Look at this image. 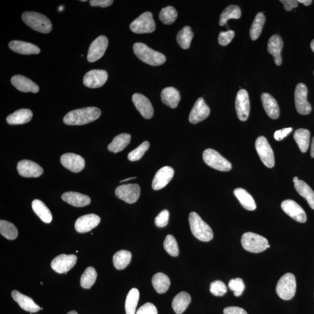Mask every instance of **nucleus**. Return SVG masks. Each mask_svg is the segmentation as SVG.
Here are the masks:
<instances>
[{
  "label": "nucleus",
  "instance_id": "f257e3e1",
  "mask_svg": "<svg viewBox=\"0 0 314 314\" xmlns=\"http://www.w3.org/2000/svg\"><path fill=\"white\" fill-rule=\"evenodd\" d=\"M100 115L98 108L89 107L69 112L65 115L63 121L68 125H83L97 120Z\"/></svg>",
  "mask_w": 314,
  "mask_h": 314
},
{
  "label": "nucleus",
  "instance_id": "f03ea898",
  "mask_svg": "<svg viewBox=\"0 0 314 314\" xmlns=\"http://www.w3.org/2000/svg\"><path fill=\"white\" fill-rule=\"evenodd\" d=\"M133 52L140 60L150 66H161L166 61L163 54L155 51L142 43H136L133 45Z\"/></svg>",
  "mask_w": 314,
  "mask_h": 314
},
{
  "label": "nucleus",
  "instance_id": "7ed1b4c3",
  "mask_svg": "<svg viewBox=\"0 0 314 314\" xmlns=\"http://www.w3.org/2000/svg\"><path fill=\"white\" fill-rule=\"evenodd\" d=\"M22 20L32 30L42 34H48L52 30V24L49 18L42 14L27 12L22 14Z\"/></svg>",
  "mask_w": 314,
  "mask_h": 314
},
{
  "label": "nucleus",
  "instance_id": "20e7f679",
  "mask_svg": "<svg viewBox=\"0 0 314 314\" xmlns=\"http://www.w3.org/2000/svg\"><path fill=\"white\" fill-rule=\"evenodd\" d=\"M189 220L191 231L197 239L208 242L213 239L214 234L210 226L205 223L196 212H191Z\"/></svg>",
  "mask_w": 314,
  "mask_h": 314
},
{
  "label": "nucleus",
  "instance_id": "39448f33",
  "mask_svg": "<svg viewBox=\"0 0 314 314\" xmlns=\"http://www.w3.org/2000/svg\"><path fill=\"white\" fill-rule=\"evenodd\" d=\"M241 244L244 250L259 253L268 249V241L265 238L258 234L252 232L245 233L241 237Z\"/></svg>",
  "mask_w": 314,
  "mask_h": 314
},
{
  "label": "nucleus",
  "instance_id": "423d86ee",
  "mask_svg": "<svg viewBox=\"0 0 314 314\" xmlns=\"http://www.w3.org/2000/svg\"><path fill=\"white\" fill-rule=\"evenodd\" d=\"M297 290L296 279L293 274H285L277 283L276 293L284 300H290L295 296Z\"/></svg>",
  "mask_w": 314,
  "mask_h": 314
},
{
  "label": "nucleus",
  "instance_id": "0eeeda50",
  "mask_svg": "<svg viewBox=\"0 0 314 314\" xmlns=\"http://www.w3.org/2000/svg\"><path fill=\"white\" fill-rule=\"evenodd\" d=\"M203 157L205 164L216 170L228 172L232 168V164L214 149L205 150Z\"/></svg>",
  "mask_w": 314,
  "mask_h": 314
},
{
  "label": "nucleus",
  "instance_id": "6e6552de",
  "mask_svg": "<svg viewBox=\"0 0 314 314\" xmlns=\"http://www.w3.org/2000/svg\"><path fill=\"white\" fill-rule=\"evenodd\" d=\"M130 29L134 33L138 34L154 32L156 30V24L152 13L149 12L143 13L132 22L130 25Z\"/></svg>",
  "mask_w": 314,
  "mask_h": 314
},
{
  "label": "nucleus",
  "instance_id": "1a4fd4ad",
  "mask_svg": "<svg viewBox=\"0 0 314 314\" xmlns=\"http://www.w3.org/2000/svg\"><path fill=\"white\" fill-rule=\"evenodd\" d=\"M255 148L263 164L272 168L275 166V157L273 151L268 140L264 136H259L256 140Z\"/></svg>",
  "mask_w": 314,
  "mask_h": 314
},
{
  "label": "nucleus",
  "instance_id": "9d476101",
  "mask_svg": "<svg viewBox=\"0 0 314 314\" xmlns=\"http://www.w3.org/2000/svg\"><path fill=\"white\" fill-rule=\"evenodd\" d=\"M308 89L306 86L299 83L295 90V103L298 113L308 115L312 111V107L307 100Z\"/></svg>",
  "mask_w": 314,
  "mask_h": 314
},
{
  "label": "nucleus",
  "instance_id": "9b49d317",
  "mask_svg": "<svg viewBox=\"0 0 314 314\" xmlns=\"http://www.w3.org/2000/svg\"><path fill=\"white\" fill-rule=\"evenodd\" d=\"M115 194L120 199L128 204H134L140 195V187L138 184H126L118 186Z\"/></svg>",
  "mask_w": 314,
  "mask_h": 314
},
{
  "label": "nucleus",
  "instance_id": "f8f14e48",
  "mask_svg": "<svg viewBox=\"0 0 314 314\" xmlns=\"http://www.w3.org/2000/svg\"><path fill=\"white\" fill-rule=\"evenodd\" d=\"M108 44V39L103 35L94 40L88 50L87 59L89 62L94 63L101 59L106 51Z\"/></svg>",
  "mask_w": 314,
  "mask_h": 314
},
{
  "label": "nucleus",
  "instance_id": "ddd939ff",
  "mask_svg": "<svg viewBox=\"0 0 314 314\" xmlns=\"http://www.w3.org/2000/svg\"><path fill=\"white\" fill-rule=\"evenodd\" d=\"M77 261V257L75 255L61 254L53 259L51 267L58 273H67L73 268Z\"/></svg>",
  "mask_w": 314,
  "mask_h": 314
},
{
  "label": "nucleus",
  "instance_id": "4468645a",
  "mask_svg": "<svg viewBox=\"0 0 314 314\" xmlns=\"http://www.w3.org/2000/svg\"><path fill=\"white\" fill-rule=\"evenodd\" d=\"M235 106L239 120L241 121H247L250 115V102L248 92L245 89H241L237 93Z\"/></svg>",
  "mask_w": 314,
  "mask_h": 314
},
{
  "label": "nucleus",
  "instance_id": "2eb2a0df",
  "mask_svg": "<svg viewBox=\"0 0 314 314\" xmlns=\"http://www.w3.org/2000/svg\"><path fill=\"white\" fill-rule=\"evenodd\" d=\"M108 74L103 70H92L86 73L83 79V82L86 87L98 88L102 87L107 81Z\"/></svg>",
  "mask_w": 314,
  "mask_h": 314
},
{
  "label": "nucleus",
  "instance_id": "dca6fc26",
  "mask_svg": "<svg viewBox=\"0 0 314 314\" xmlns=\"http://www.w3.org/2000/svg\"><path fill=\"white\" fill-rule=\"evenodd\" d=\"M281 207L283 211L291 218L299 223H305L307 219L306 214L300 205L292 200H287L282 202Z\"/></svg>",
  "mask_w": 314,
  "mask_h": 314
},
{
  "label": "nucleus",
  "instance_id": "f3484780",
  "mask_svg": "<svg viewBox=\"0 0 314 314\" xmlns=\"http://www.w3.org/2000/svg\"><path fill=\"white\" fill-rule=\"evenodd\" d=\"M18 174L25 178H38L43 173V168L35 162L27 160L20 161L17 164Z\"/></svg>",
  "mask_w": 314,
  "mask_h": 314
},
{
  "label": "nucleus",
  "instance_id": "a211bd4d",
  "mask_svg": "<svg viewBox=\"0 0 314 314\" xmlns=\"http://www.w3.org/2000/svg\"><path fill=\"white\" fill-rule=\"evenodd\" d=\"M210 114V109L202 97L198 99L195 103L189 115V121L196 124L205 120Z\"/></svg>",
  "mask_w": 314,
  "mask_h": 314
},
{
  "label": "nucleus",
  "instance_id": "6ab92c4d",
  "mask_svg": "<svg viewBox=\"0 0 314 314\" xmlns=\"http://www.w3.org/2000/svg\"><path fill=\"white\" fill-rule=\"evenodd\" d=\"M61 163L65 168L74 173L80 172L84 169L85 161L84 158L74 153H66L60 158Z\"/></svg>",
  "mask_w": 314,
  "mask_h": 314
},
{
  "label": "nucleus",
  "instance_id": "aec40b11",
  "mask_svg": "<svg viewBox=\"0 0 314 314\" xmlns=\"http://www.w3.org/2000/svg\"><path fill=\"white\" fill-rule=\"evenodd\" d=\"M100 221L99 216L95 214L85 215L77 220L75 223V228L79 233H87L98 226Z\"/></svg>",
  "mask_w": 314,
  "mask_h": 314
},
{
  "label": "nucleus",
  "instance_id": "412c9836",
  "mask_svg": "<svg viewBox=\"0 0 314 314\" xmlns=\"http://www.w3.org/2000/svg\"><path fill=\"white\" fill-rule=\"evenodd\" d=\"M132 101L143 117L150 119L153 117L154 109L152 104L146 96L142 94L135 93L132 96Z\"/></svg>",
  "mask_w": 314,
  "mask_h": 314
},
{
  "label": "nucleus",
  "instance_id": "4be33fe9",
  "mask_svg": "<svg viewBox=\"0 0 314 314\" xmlns=\"http://www.w3.org/2000/svg\"><path fill=\"white\" fill-rule=\"evenodd\" d=\"M174 175V169L168 166L162 168L155 175L152 182V187L154 190L164 188L171 181Z\"/></svg>",
  "mask_w": 314,
  "mask_h": 314
},
{
  "label": "nucleus",
  "instance_id": "5701e85b",
  "mask_svg": "<svg viewBox=\"0 0 314 314\" xmlns=\"http://www.w3.org/2000/svg\"><path fill=\"white\" fill-rule=\"evenodd\" d=\"M11 83L14 87L22 92L36 93L39 91V87L35 83L23 75L13 76L11 79Z\"/></svg>",
  "mask_w": 314,
  "mask_h": 314
},
{
  "label": "nucleus",
  "instance_id": "b1692460",
  "mask_svg": "<svg viewBox=\"0 0 314 314\" xmlns=\"http://www.w3.org/2000/svg\"><path fill=\"white\" fill-rule=\"evenodd\" d=\"M261 100L263 108L268 116L276 120L279 117L280 110L277 101L269 93H263L261 95Z\"/></svg>",
  "mask_w": 314,
  "mask_h": 314
},
{
  "label": "nucleus",
  "instance_id": "393cba45",
  "mask_svg": "<svg viewBox=\"0 0 314 314\" xmlns=\"http://www.w3.org/2000/svg\"><path fill=\"white\" fill-rule=\"evenodd\" d=\"M12 295L14 300L25 311L36 313L41 309L40 306L35 304L33 299L22 294L19 291L14 290L12 291Z\"/></svg>",
  "mask_w": 314,
  "mask_h": 314
},
{
  "label": "nucleus",
  "instance_id": "a878e982",
  "mask_svg": "<svg viewBox=\"0 0 314 314\" xmlns=\"http://www.w3.org/2000/svg\"><path fill=\"white\" fill-rule=\"evenodd\" d=\"M62 199L68 204L76 207H84L90 204L91 199L86 196L77 192H69L64 193Z\"/></svg>",
  "mask_w": 314,
  "mask_h": 314
},
{
  "label": "nucleus",
  "instance_id": "bb28decb",
  "mask_svg": "<svg viewBox=\"0 0 314 314\" xmlns=\"http://www.w3.org/2000/svg\"><path fill=\"white\" fill-rule=\"evenodd\" d=\"M9 48L13 52L17 53L30 55V54H38L41 53L37 46L31 43L20 41H11L9 44Z\"/></svg>",
  "mask_w": 314,
  "mask_h": 314
},
{
  "label": "nucleus",
  "instance_id": "cd10ccee",
  "mask_svg": "<svg viewBox=\"0 0 314 314\" xmlns=\"http://www.w3.org/2000/svg\"><path fill=\"white\" fill-rule=\"evenodd\" d=\"M283 47V40L279 35H273L269 39L268 45V52L274 57V60L277 66H280L282 63L281 52Z\"/></svg>",
  "mask_w": 314,
  "mask_h": 314
},
{
  "label": "nucleus",
  "instance_id": "c85d7f7f",
  "mask_svg": "<svg viewBox=\"0 0 314 314\" xmlns=\"http://www.w3.org/2000/svg\"><path fill=\"white\" fill-rule=\"evenodd\" d=\"M33 114L30 110L20 109L17 110L6 118V121L10 125H21L30 122Z\"/></svg>",
  "mask_w": 314,
  "mask_h": 314
},
{
  "label": "nucleus",
  "instance_id": "c756f323",
  "mask_svg": "<svg viewBox=\"0 0 314 314\" xmlns=\"http://www.w3.org/2000/svg\"><path fill=\"white\" fill-rule=\"evenodd\" d=\"M162 103L171 108H175L180 102V96L178 90L173 87L166 88L161 94Z\"/></svg>",
  "mask_w": 314,
  "mask_h": 314
},
{
  "label": "nucleus",
  "instance_id": "7c9ffc66",
  "mask_svg": "<svg viewBox=\"0 0 314 314\" xmlns=\"http://www.w3.org/2000/svg\"><path fill=\"white\" fill-rule=\"evenodd\" d=\"M131 140V135L128 133H121L115 137L113 142L108 146V149L114 153H120L129 145Z\"/></svg>",
  "mask_w": 314,
  "mask_h": 314
},
{
  "label": "nucleus",
  "instance_id": "2f4dec72",
  "mask_svg": "<svg viewBox=\"0 0 314 314\" xmlns=\"http://www.w3.org/2000/svg\"><path fill=\"white\" fill-rule=\"evenodd\" d=\"M234 194L242 206L248 211H254L257 208L253 197L246 190L237 188L234 191Z\"/></svg>",
  "mask_w": 314,
  "mask_h": 314
},
{
  "label": "nucleus",
  "instance_id": "473e14b6",
  "mask_svg": "<svg viewBox=\"0 0 314 314\" xmlns=\"http://www.w3.org/2000/svg\"><path fill=\"white\" fill-rule=\"evenodd\" d=\"M32 208L33 211L42 220L43 222L50 223L52 221L53 216L49 209L46 206L43 202L39 200H35L32 201Z\"/></svg>",
  "mask_w": 314,
  "mask_h": 314
},
{
  "label": "nucleus",
  "instance_id": "72a5a7b5",
  "mask_svg": "<svg viewBox=\"0 0 314 314\" xmlns=\"http://www.w3.org/2000/svg\"><path fill=\"white\" fill-rule=\"evenodd\" d=\"M190 295L186 292L182 291L173 299L172 306L176 314H182L190 304Z\"/></svg>",
  "mask_w": 314,
  "mask_h": 314
},
{
  "label": "nucleus",
  "instance_id": "f704fd0d",
  "mask_svg": "<svg viewBox=\"0 0 314 314\" xmlns=\"http://www.w3.org/2000/svg\"><path fill=\"white\" fill-rule=\"evenodd\" d=\"M294 187L299 195L307 201L310 207L314 209V192L311 187L301 180L294 183Z\"/></svg>",
  "mask_w": 314,
  "mask_h": 314
},
{
  "label": "nucleus",
  "instance_id": "c9c22d12",
  "mask_svg": "<svg viewBox=\"0 0 314 314\" xmlns=\"http://www.w3.org/2000/svg\"><path fill=\"white\" fill-rule=\"evenodd\" d=\"M152 283L155 290L159 294L166 293L171 284L168 276L162 273H156L153 277Z\"/></svg>",
  "mask_w": 314,
  "mask_h": 314
},
{
  "label": "nucleus",
  "instance_id": "e433bc0d",
  "mask_svg": "<svg viewBox=\"0 0 314 314\" xmlns=\"http://www.w3.org/2000/svg\"><path fill=\"white\" fill-rule=\"evenodd\" d=\"M310 132L308 129H299L295 132L294 138L302 153L308 150L310 143Z\"/></svg>",
  "mask_w": 314,
  "mask_h": 314
},
{
  "label": "nucleus",
  "instance_id": "4c0bfd02",
  "mask_svg": "<svg viewBox=\"0 0 314 314\" xmlns=\"http://www.w3.org/2000/svg\"><path fill=\"white\" fill-rule=\"evenodd\" d=\"M132 259L131 252L126 250L119 251L113 257V263L115 268L118 270L124 269L127 267Z\"/></svg>",
  "mask_w": 314,
  "mask_h": 314
},
{
  "label": "nucleus",
  "instance_id": "58836bf2",
  "mask_svg": "<svg viewBox=\"0 0 314 314\" xmlns=\"http://www.w3.org/2000/svg\"><path fill=\"white\" fill-rule=\"evenodd\" d=\"M139 291L137 288H133L126 297L125 301L126 314H136L137 305L139 299Z\"/></svg>",
  "mask_w": 314,
  "mask_h": 314
},
{
  "label": "nucleus",
  "instance_id": "ea45409f",
  "mask_svg": "<svg viewBox=\"0 0 314 314\" xmlns=\"http://www.w3.org/2000/svg\"><path fill=\"white\" fill-rule=\"evenodd\" d=\"M241 16V9L236 5H230L223 11L220 17L219 24L223 26L230 19H239Z\"/></svg>",
  "mask_w": 314,
  "mask_h": 314
},
{
  "label": "nucleus",
  "instance_id": "a19ab883",
  "mask_svg": "<svg viewBox=\"0 0 314 314\" xmlns=\"http://www.w3.org/2000/svg\"><path fill=\"white\" fill-rule=\"evenodd\" d=\"M193 32L192 29L189 26H186L182 29L177 35V42L180 48L183 49H187L190 48L191 42L193 38Z\"/></svg>",
  "mask_w": 314,
  "mask_h": 314
},
{
  "label": "nucleus",
  "instance_id": "79ce46f5",
  "mask_svg": "<svg viewBox=\"0 0 314 314\" xmlns=\"http://www.w3.org/2000/svg\"><path fill=\"white\" fill-rule=\"evenodd\" d=\"M265 20L264 14L261 12L258 13L256 16L250 29V37L253 41L257 40L260 36Z\"/></svg>",
  "mask_w": 314,
  "mask_h": 314
},
{
  "label": "nucleus",
  "instance_id": "37998d69",
  "mask_svg": "<svg viewBox=\"0 0 314 314\" xmlns=\"http://www.w3.org/2000/svg\"><path fill=\"white\" fill-rule=\"evenodd\" d=\"M97 272L93 267H89L85 270L81 277V286L85 289H89L96 282Z\"/></svg>",
  "mask_w": 314,
  "mask_h": 314
},
{
  "label": "nucleus",
  "instance_id": "c03bdc74",
  "mask_svg": "<svg viewBox=\"0 0 314 314\" xmlns=\"http://www.w3.org/2000/svg\"><path fill=\"white\" fill-rule=\"evenodd\" d=\"M0 233L8 240L16 239L18 236V231L13 223L1 220L0 221Z\"/></svg>",
  "mask_w": 314,
  "mask_h": 314
},
{
  "label": "nucleus",
  "instance_id": "a18cd8bd",
  "mask_svg": "<svg viewBox=\"0 0 314 314\" xmlns=\"http://www.w3.org/2000/svg\"><path fill=\"white\" fill-rule=\"evenodd\" d=\"M178 17V13L174 7L168 6L162 9L160 13V20L165 24L170 25L174 23Z\"/></svg>",
  "mask_w": 314,
  "mask_h": 314
},
{
  "label": "nucleus",
  "instance_id": "49530a36",
  "mask_svg": "<svg viewBox=\"0 0 314 314\" xmlns=\"http://www.w3.org/2000/svg\"><path fill=\"white\" fill-rule=\"evenodd\" d=\"M164 247L165 250L172 257H175L178 256L179 253L178 244L175 238L172 235L169 234L166 237L164 242Z\"/></svg>",
  "mask_w": 314,
  "mask_h": 314
},
{
  "label": "nucleus",
  "instance_id": "de8ad7c7",
  "mask_svg": "<svg viewBox=\"0 0 314 314\" xmlns=\"http://www.w3.org/2000/svg\"><path fill=\"white\" fill-rule=\"evenodd\" d=\"M149 147L150 144L149 142H147V141L144 142L136 149L129 153L128 156V160L131 161H136L140 160L144 153L149 149Z\"/></svg>",
  "mask_w": 314,
  "mask_h": 314
},
{
  "label": "nucleus",
  "instance_id": "09e8293b",
  "mask_svg": "<svg viewBox=\"0 0 314 314\" xmlns=\"http://www.w3.org/2000/svg\"><path fill=\"white\" fill-rule=\"evenodd\" d=\"M228 286L230 290L234 292V295L236 297L241 296L245 287L243 280L240 278L231 280L229 281Z\"/></svg>",
  "mask_w": 314,
  "mask_h": 314
},
{
  "label": "nucleus",
  "instance_id": "8fccbe9b",
  "mask_svg": "<svg viewBox=\"0 0 314 314\" xmlns=\"http://www.w3.org/2000/svg\"><path fill=\"white\" fill-rule=\"evenodd\" d=\"M211 293L216 297H222L227 293L225 284L221 281H213L210 285Z\"/></svg>",
  "mask_w": 314,
  "mask_h": 314
},
{
  "label": "nucleus",
  "instance_id": "3c124183",
  "mask_svg": "<svg viewBox=\"0 0 314 314\" xmlns=\"http://www.w3.org/2000/svg\"><path fill=\"white\" fill-rule=\"evenodd\" d=\"M234 36V32L232 30L220 32L218 38L219 44L227 46L232 42Z\"/></svg>",
  "mask_w": 314,
  "mask_h": 314
},
{
  "label": "nucleus",
  "instance_id": "603ef678",
  "mask_svg": "<svg viewBox=\"0 0 314 314\" xmlns=\"http://www.w3.org/2000/svg\"><path fill=\"white\" fill-rule=\"evenodd\" d=\"M169 212L168 210L162 211L155 219V223L159 227H163L168 225Z\"/></svg>",
  "mask_w": 314,
  "mask_h": 314
},
{
  "label": "nucleus",
  "instance_id": "864d4df0",
  "mask_svg": "<svg viewBox=\"0 0 314 314\" xmlns=\"http://www.w3.org/2000/svg\"><path fill=\"white\" fill-rule=\"evenodd\" d=\"M136 314H158V311L156 306L154 304L151 303H146L141 306Z\"/></svg>",
  "mask_w": 314,
  "mask_h": 314
},
{
  "label": "nucleus",
  "instance_id": "5fc2aeb1",
  "mask_svg": "<svg viewBox=\"0 0 314 314\" xmlns=\"http://www.w3.org/2000/svg\"><path fill=\"white\" fill-rule=\"evenodd\" d=\"M293 131L292 128H287L282 129L279 130L275 132L274 134V138L277 141H281L286 138L287 136L290 134V133Z\"/></svg>",
  "mask_w": 314,
  "mask_h": 314
},
{
  "label": "nucleus",
  "instance_id": "6e6d98bb",
  "mask_svg": "<svg viewBox=\"0 0 314 314\" xmlns=\"http://www.w3.org/2000/svg\"><path fill=\"white\" fill-rule=\"evenodd\" d=\"M224 314H248L243 308L237 307V306H230L224 309Z\"/></svg>",
  "mask_w": 314,
  "mask_h": 314
},
{
  "label": "nucleus",
  "instance_id": "4d7b16f0",
  "mask_svg": "<svg viewBox=\"0 0 314 314\" xmlns=\"http://www.w3.org/2000/svg\"><path fill=\"white\" fill-rule=\"evenodd\" d=\"M90 5L92 6H99L107 7L114 3L113 0H91L89 2Z\"/></svg>",
  "mask_w": 314,
  "mask_h": 314
},
{
  "label": "nucleus",
  "instance_id": "13d9d810",
  "mask_svg": "<svg viewBox=\"0 0 314 314\" xmlns=\"http://www.w3.org/2000/svg\"><path fill=\"white\" fill-rule=\"evenodd\" d=\"M280 2L283 4L284 9L287 12H290L294 8H296L298 5V1L295 0H281Z\"/></svg>",
  "mask_w": 314,
  "mask_h": 314
},
{
  "label": "nucleus",
  "instance_id": "bf43d9fd",
  "mask_svg": "<svg viewBox=\"0 0 314 314\" xmlns=\"http://www.w3.org/2000/svg\"><path fill=\"white\" fill-rule=\"evenodd\" d=\"M298 2L302 3L305 6H309L311 5L313 2L312 0H298Z\"/></svg>",
  "mask_w": 314,
  "mask_h": 314
},
{
  "label": "nucleus",
  "instance_id": "052dcab7",
  "mask_svg": "<svg viewBox=\"0 0 314 314\" xmlns=\"http://www.w3.org/2000/svg\"><path fill=\"white\" fill-rule=\"evenodd\" d=\"M311 156L312 158H314V137L312 139V142Z\"/></svg>",
  "mask_w": 314,
  "mask_h": 314
},
{
  "label": "nucleus",
  "instance_id": "680f3d73",
  "mask_svg": "<svg viewBox=\"0 0 314 314\" xmlns=\"http://www.w3.org/2000/svg\"><path fill=\"white\" fill-rule=\"evenodd\" d=\"M136 178V177H133V178H127V179H124V180H121V181L120 182L122 183V182L128 181V180H132V179H135Z\"/></svg>",
  "mask_w": 314,
  "mask_h": 314
},
{
  "label": "nucleus",
  "instance_id": "e2e57ef3",
  "mask_svg": "<svg viewBox=\"0 0 314 314\" xmlns=\"http://www.w3.org/2000/svg\"><path fill=\"white\" fill-rule=\"evenodd\" d=\"M293 182L294 183H297L299 181V179L298 178V177H294V178H293Z\"/></svg>",
  "mask_w": 314,
  "mask_h": 314
},
{
  "label": "nucleus",
  "instance_id": "0e129e2a",
  "mask_svg": "<svg viewBox=\"0 0 314 314\" xmlns=\"http://www.w3.org/2000/svg\"><path fill=\"white\" fill-rule=\"evenodd\" d=\"M311 47L312 51L314 52V39L313 40L312 42L311 43Z\"/></svg>",
  "mask_w": 314,
  "mask_h": 314
},
{
  "label": "nucleus",
  "instance_id": "69168bd1",
  "mask_svg": "<svg viewBox=\"0 0 314 314\" xmlns=\"http://www.w3.org/2000/svg\"><path fill=\"white\" fill-rule=\"evenodd\" d=\"M64 10V7L63 6H60L59 7V12H62V11Z\"/></svg>",
  "mask_w": 314,
  "mask_h": 314
},
{
  "label": "nucleus",
  "instance_id": "338daca9",
  "mask_svg": "<svg viewBox=\"0 0 314 314\" xmlns=\"http://www.w3.org/2000/svg\"><path fill=\"white\" fill-rule=\"evenodd\" d=\"M67 314H78V313L75 311H72L68 312Z\"/></svg>",
  "mask_w": 314,
  "mask_h": 314
}]
</instances>
